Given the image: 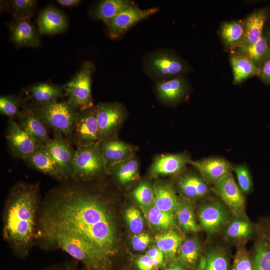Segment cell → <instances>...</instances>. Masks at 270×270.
<instances>
[{
    "mask_svg": "<svg viewBox=\"0 0 270 270\" xmlns=\"http://www.w3.org/2000/svg\"><path fill=\"white\" fill-rule=\"evenodd\" d=\"M230 60L234 85L240 84L251 77L258 76L260 68L244 56L232 52Z\"/></svg>",
    "mask_w": 270,
    "mask_h": 270,
    "instance_id": "f1b7e54d",
    "label": "cell"
},
{
    "mask_svg": "<svg viewBox=\"0 0 270 270\" xmlns=\"http://www.w3.org/2000/svg\"><path fill=\"white\" fill-rule=\"evenodd\" d=\"M232 168L241 191L244 195L250 194L252 190L254 184L249 169L244 164L236 165Z\"/></svg>",
    "mask_w": 270,
    "mask_h": 270,
    "instance_id": "60d3db41",
    "label": "cell"
},
{
    "mask_svg": "<svg viewBox=\"0 0 270 270\" xmlns=\"http://www.w3.org/2000/svg\"><path fill=\"white\" fill-rule=\"evenodd\" d=\"M232 52L244 56L260 68L263 62L270 56V46L264 36L254 44H242Z\"/></svg>",
    "mask_w": 270,
    "mask_h": 270,
    "instance_id": "836d02e7",
    "label": "cell"
},
{
    "mask_svg": "<svg viewBox=\"0 0 270 270\" xmlns=\"http://www.w3.org/2000/svg\"><path fill=\"white\" fill-rule=\"evenodd\" d=\"M270 16V6L253 12L244 21L245 39L242 44H254L264 36V28Z\"/></svg>",
    "mask_w": 270,
    "mask_h": 270,
    "instance_id": "d6986e66",
    "label": "cell"
},
{
    "mask_svg": "<svg viewBox=\"0 0 270 270\" xmlns=\"http://www.w3.org/2000/svg\"><path fill=\"white\" fill-rule=\"evenodd\" d=\"M152 260L158 270L164 264L166 260L165 256L162 252L156 247L150 248L146 254Z\"/></svg>",
    "mask_w": 270,
    "mask_h": 270,
    "instance_id": "bcb514c9",
    "label": "cell"
},
{
    "mask_svg": "<svg viewBox=\"0 0 270 270\" xmlns=\"http://www.w3.org/2000/svg\"><path fill=\"white\" fill-rule=\"evenodd\" d=\"M198 214L201 230L208 236L222 230L233 216L222 201L215 199L208 200L202 204Z\"/></svg>",
    "mask_w": 270,
    "mask_h": 270,
    "instance_id": "ba28073f",
    "label": "cell"
},
{
    "mask_svg": "<svg viewBox=\"0 0 270 270\" xmlns=\"http://www.w3.org/2000/svg\"><path fill=\"white\" fill-rule=\"evenodd\" d=\"M98 143L77 148L73 164L72 178L80 182L98 176L107 169Z\"/></svg>",
    "mask_w": 270,
    "mask_h": 270,
    "instance_id": "52a82bcc",
    "label": "cell"
},
{
    "mask_svg": "<svg viewBox=\"0 0 270 270\" xmlns=\"http://www.w3.org/2000/svg\"><path fill=\"white\" fill-rule=\"evenodd\" d=\"M56 2L62 6L71 8L75 6L80 4V0H58Z\"/></svg>",
    "mask_w": 270,
    "mask_h": 270,
    "instance_id": "f907efd6",
    "label": "cell"
},
{
    "mask_svg": "<svg viewBox=\"0 0 270 270\" xmlns=\"http://www.w3.org/2000/svg\"><path fill=\"white\" fill-rule=\"evenodd\" d=\"M136 6L128 0H105L99 2L94 10L95 18L106 24L122 11Z\"/></svg>",
    "mask_w": 270,
    "mask_h": 270,
    "instance_id": "d6a6232c",
    "label": "cell"
},
{
    "mask_svg": "<svg viewBox=\"0 0 270 270\" xmlns=\"http://www.w3.org/2000/svg\"><path fill=\"white\" fill-rule=\"evenodd\" d=\"M6 139L14 156L24 160L42 146L12 120L8 123Z\"/></svg>",
    "mask_w": 270,
    "mask_h": 270,
    "instance_id": "7c38bea8",
    "label": "cell"
},
{
    "mask_svg": "<svg viewBox=\"0 0 270 270\" xmlns=\"http://www.w3.org/2000/svg\"><path fill=\"white\" fill-rule=\"evenodd\" d=\"M182 194L190 200L208 198L212 192L208 183L202 178L193 174H186L178 182Z\"/></svg>",
    "mask_w": 270,
    "mask_h": 270,
    "instance_id": "603a6c76",
    "label": "cell"
},
{
    "mask_svg": "<svg viewBox=\"0 0 270 270\" xmlns=\"http://www.w3.org/2000/svg\"><path fill=\"white\" fill-rule=\"evenodd\" d=\"M29 22V20H15L8 24L10 39L18 48H36L40 45L38 32Z\"/></svg>",
    "mask_w": 270,
    "mask_h": 270,
    "instance_id": "ac0fdd59",
    "label": "cell"
},
{
    "mask_svg": "<svg viewBox=\"0 0 270 270\" xmlns=\"http://www.w3.org/2000/svg\"><path fill=\"white\" fill-rule=\"evenodd\" d=\"M189 90V82L185 76L160 81L156 86L158 97L168 104L180 102L186 98Z\"/></svg>",
    "mask_w": 270,
    "mask_h": 270,
    "instance_id": "e0dca14e",
    "label": "cell"
},
{
    "mask_svg": "<svg viewBox=\"0 0 270 270\" xmlns=\"http://www.w3.org/2000/svg\"><path fill=\"white\" fill-rule=\"evenodd\" d=\"M39 223V232H71L84 238L111 258L116 254V228L108 206L78 184L54 190Z\"/></svg>",
    "mask_w": 270,
    "mask_h": 270,
    "instance_id": "6da1fadb",
    "label": "cell"
},
{
    "mask_svg": "<svg viewBox=\"0 0 270 270\" xmlns=\"http://www.w3.org/2000/svg\"><path fill=\"white\" fill-rule=\"evenodd\" d=\"M268 22V25L266 24L264 36L270 46V20Z\"/></svg>",
    "mask_w": 270,
    "mask_h": 270,
    "instance_id": "816d5d0a",
    "label": "cell"
},
{
    "mask_svg": "<svg viewBox=\"0 0 270 270\" xmlns=\"http://www.w3.org/2000/svg\"><path fill=\"white\" fill-rule=\"evenodd\" d=\"M46 147L58 166L64 180L72 178L76 150L70 140L62 134L54 132V138Z\"/></svg>",
    "mask_w": 270,
    "mask_h": 270,
    "instance_id": "30bf717a",
    "label": "cell"
},
{
    "mask_svg": "<svg viewBox=\"0 0 270 270\" xmlns=\"http://www.w3.org/2000/svg\"><path fill=\"white\" fill-rule=\"evenodd\" d=\"M176 214L180 226L185 232L196 233L202 230L196 220L192 207L188 202L181 200Z\"/></svg>",
    "mask_w": 270,
    "mask_h": 270,
    "instance_id": "d590c367",
    "label": "cell"
},
{
    "mask_svg": "<svg viewBox=\"0 0 270 270\" xmlns=\"http://www.w3.org/2000/svg\"><path fill=\"white\" fill-rule=\"evenodd\" d=\"M72 140L77 148L100 142L96 106L78 111Z\"/></svg>",
    "mask_w": 270,
    "mask_h": 270,
    "instance_id": "9c48e42d",
    "label": "cell"
},
{
    "mask_svg": "<svg viewBox=\"0 0 270 270\" xmlns=\"http://www.w3.org/2000/svg\"><path fill=\"white\" fill-rule=\"evenodd\" d=\"M164 270H190L177 259L168 262Z\"/></svg>",
    "mask_w": 270,
    "mask_h": 270,
    "instance_id": "681fc988",
    "label": "cell"
},
{
    "mask_svg": "<svg viewBox=\"0 0 270 270\" xmlns=\"http://www.w3.org/2000/svg\"><path fill=\"white\" fill-rule=\"evenodd\" d=\"M10 9L16 20H29L34 14L37 1L34 0H13L9 2Z\"/></svg>",
    "mask_w": 270,
    "mask_h": 270,
    "instance_id": "f35d334b",
    "label": "cell"
},
{
    "mask_svg": "<svg viewBox=\"0 0 270 270\" xmlns=\"http://www.w3.org/2000/svg\"><path fill=\"white\" fill-rule=\"evenodd\" d=\"M72 270V269L68 268L62 269V270L60 269V270Z\"/></svg>",
    "mask_w": 270,
    "mask_h": 270,
    "instance_id": "f5cc1de1",
    "label": "cell"
},
{
    "mask_svg": "<svg viewBox=\"0 0 270 270\" xmlns=\"http://www.w3.org/2000/svg\"><path fill=\"white\" fill-rule=\"evenodd\" d=\"M32 169L58 180H64L55 161L45 146H42L24 160Z\"/></svg>",
    "mask_w": 270,
    "mask_h": 270,
    "instance_id": "ffe728a7",
    "label": "cell"
},
{
    "mask_svg": "<svg viewBox=\"0 0 270 270\" xmlns=\"http://www.w3.org/2000/svg\"><path fill=\"white\" fill-rule=\"evenodd\" d=\"M154 190V206L164 212L176 213L181 200L172 186L168 184H158Z\"/></svg>",
    "mask_w": 270,
    "mask_h": 270,
    "instance_id": "1f68e13d",
    "label": "cell"
},
{
    "mask_svg": "<svg viewBox=\"0 0 270 270\" xmlns=\"http://www.w3.org/2000/svg\"><path fill=\"white\" fill-rule=\"evenodd\" d=\"M212 190L220 198L233 216H246L244 195L232 174L214 184Z\"/></svg>",
    "mask_w": 270,
    "mask_h": 270,
    "instance_id": "8fae6325",
    "label": "cell"
},
{
    "mask_svg": "<svg viewBox=\"0 0 270 270\" xmlns=\"http://www.w3.org/2000/svg\"><path fill=\"white\" fill-rule=\"evenodd\" d=\"M37 107L48 126L71 140L78 112L77 110L68 102L58 100Z\"/></svg>",
    "mask_w": 270,
    "mask_h": 270,
    "instance_id": "8992f818",
    "label": "cell"
},
{
    "mask_svg": "<svg viewBox=\"0 0 270 270\" xmlns=\"http://www.w3.org/2000/svg\"><path fill=\"white\" fill-rule=\"evenodd\" d=\"M203 258L199 240L190 238L183 242L176 259L190 270H199Z\"/></svg>",
    "mask_w": 270,
    "mask_h": 270,
    "instance_id": "4316f807",
    "label": "cell"
},
{
    "mask_svg": "<svg viewBox=\"0 0 270 270\" xmlns=\"http://www.w3.org/2000/svg\"><path fill=\"white\" fill-rule=\"evenodd\" d=\"M39 192L38 184L18 182L10 190L6 202L3 235L21 258L30 252L35 236Z\"/></svg>",
    "mask_w": 270,
    "mask_h": 270,
    "instance_id": "7a4b0ae2",
    "label": "cell"
},
{
    "mask_svg": "<svg viewBox=\"0 0 270 270\" xmlns=\"http://www.w3.org/2000/svg\"><path fill=\"white\" fill-rule=\"evenodd\" d=\"M136 264L138 270H158L146 254L138 258Z\"/></svg>",
    "mask_w": 270,
    "mask_h": 270,
    "instance_id": "c3c4849f",
    "label": "cell"
},
{
    "mask_svg": "<svg viewBox=\"0 0 270 270\" xmlns=\"http://www.w3.org/2000/svg\"><path fill=\"white\" fill-rule=\"evenodd\" d=\"M199 270H232L230 252L218 246L208 248L204 254Z\"/></svg>",
    "mask_w": 270,
    "mask_h": 270,
    "instance_id": "83f0119b",
    "label": "cell"
},
{
    "mask_svg": "<svg viewBox=\"0 0 270 270\" xmlns=\"http://www.w3.org/2000/svg\"><path fill=\"white\" fill-rule=\"evenodd\" d=\"M28 99L34 106H41L58 100L64 94L63 86L48 83L32 86L26 90Z\"/></svg>",
    "mask_w": 270,
    "mask_h": 270,
    "instance_id": "cb8c5ba5",
    "label": "cell"
},
{
    "mask_svg": "<svg viewBox=\"0 0 270 270\" xmlns=\"http://www.w3.org/2000/svg\"><path fill=\"white\" fill-rule=\"evenodd\" d=\"M183 240L182 237L173 230H168L155 237L156 248L164 253L168 262L176 259Z\"/></svg>",
    "mask_w": 270,
    "mask_h": 270,
    "instance_id": "4dcf8cb0",
    "label": "cell"
},
{
    "mask_svg": "<svg viewBox=\"0 0 270 270\" xmlns=\"http://www.w3.org/2000/svg\"><path fill=\"white\" fill-rule=\"evenodd\" d=\"M138 161L130 158L108 165V170L116 174L120 184H126L133 180L138 175Z\"/></svg>",
    "mask_w": 270,
    "mask_h": 270,
    "instance_id": "e575fe53",
    "label": "cell"
},
{
    "mask_svg": "<svg viewBox=\"0 0 270 270\" xmlns=\"http://www.w3.org/2000/svg\"><path fill=\"white\" fill-rule=\"evenodd\" d=\"M133 196L142 206L150 207L154 202V190L148 183H143L135 189Z\"/></svg>",
    "mask_w": 270,
    "mask_h": 270,
    "instance_id": "b9f144b4",
    "label": "cell"
},
{
    "mask_svg": "<svg viewBox=\"0 0 270 270\" xmlns=\"http://www.w3.org/2000/svg\"><path fill=\"white\" fill-rule=\"evenodd\" d=\"M232 270H254L252 256L245 248H238L232 264Z\"/></svg>",
    "mask_w": 270,
    "mask_h": 270,
    "instance_id": "7bdbcfd3",
    "label": "cell"
},
{
    "mask_svg": "<svg viewBox=\"0 0 270 270\" xmlns=\"http://www.w3.org/2000/svg\"><path fill=\"white\" fill-rule=\"evenodd\" d=\"M258 76L265 84L270 86V56L260 66Z\"/></svg>",
    "mask_w": 270,
    "mask_h": 270,
    "instance_id": "7dc6e473",
    "label": "cell"
},
{
    "mask_svg": "<svg viewBox=\"0 0 270 270\" xmlns=\"http://www.w3.org/2000/svg\"><path fill=\"white\" fill-rule=\"evenodd\" d=\"M94 68L92 62H86L74 78L63 86L67 102L78 111L94 106L92 94V78Z\"/></svg>",
    "mask_w": 270,
    "mask_h": 270,
    "instance_id": "5b68a950",
    "label": "cell"
},
{
    "mask_svg": "<svg viewBox=\"0 0 270 270\" xmlns=\"http://www.w3.org/2000/svg\"><path fill=\"white\" fill-rule=\"evenodd\" d=\"M20 126L33 138L38 144L46 146L51 140L46 124L38 107L24 106L19 116Z\"/></svg>",
    "mask_w": 270,
    "mask_h": 270,
    "instance_id": "5bb4252c",
    "label": "cell"
},
{
    "mask_svg": "<svg viewBox=\"0 0 270 270\" xmlns=\"http://www.w3.org/2000/svg\"><path fill=\"white\" fill-rule=\"evenodd\" d=\"M190 164L200 173L208 184H216L232 174L233 168L226 160L212 157L200 160H190Z\"/></svg>",
    "mask_w": 270,
    "mask_h": 270,
    "instance_id": "2e32d148",
    "label": "cell"
},
{
    "mask_svg": "<svg viewBox=\"0 0 270 270\" xmlns=\"http://www.w3.org/2000/svg\"><path fill=\"white\" fill-rule=\"evenodd\" d=\"M254 270H270V240L260 239L252 256Z\"/></svg>",
    "mask_w": 270,
    "mask_h": 270,
    "instance_id": "8d00e7d4",
    "label": "cell"
},
{
    "mask_svg": "<svg viewBox=\"0 0 270 270\" xmlns=\"http://www.w3.org/2000/svg\"><path fill=\"white\" fill-rule=\"evenodd\" d=\"M190 160L184 154L162 155L155 160L151 173L154 176L176 174L182 170Z\"/></svg>",
    "mask_w": 270,
    "mask_h": 270,
    "instance_id": "7402d4cb",
    "label": "cell"
},
{
    "mask_svg": "<svg viewBox=\"0 0 270 270\" xmlns=\"http://www.w3.org/2000/svg\"><path fill=\"white\" fill-rule=\"evenodd\" d=\"M126 218L131 232L134 234L142 232L144 228V220L140 212L136 208L131 207L126 212Z\"/></svg>",
    "mask_w": 270,
    "mask_h": 270,
    "instance_id": "ee69618b",
    "label": "cell"
},
{
    "mask_svg": "<svg viewBox=\"0 0 270 270\" xmlns=\"http://www.w3.org/2000/svg\"><path fill=\"white\" fill-rule=\"evenodd\" d=\"M158 10V8L142 10L136 6L122 11L106 24L110 37L112 38H120L136 24Z\"/></svg>",
    "mask_w": 270,
    "mask_h": 270,
    "instance_id": "4fadbf2b",
    "label": "cell"
},
{
    "mask_svg": "<svg viewBox=\"0 0 270 270\" xmlns=\"http://www.w3.org/2000/svg\"><path fill=\"white\" fill-rule=\"evenodd\" d=\"M150 242V238L149 234L145 232L134 234L132 240L134 249L138 252H142L146 250Z\"/></svg>",
    "mask_w": 270,
    "mask_h": 270,
    "instance_id": "f6af8a7d",
    "label": "cell"
},
{
    "mask_svg": "<svg viewBox=\"0 0 270 270\" xmlns=\"http://www.w3.org/2000/svg\"><path fill=\"white\" fill-rule=\"evenodd\" d=\"M144 68L148 75L159 82L184 76L192 70L176 52L164 50L148 54L144 60Z\"/></svg>",
    "mask_w": 270,
    "mask_h": 270,
    "instance_id": "277c9868",
    "label": "cell"
},
{
    "mask_svg": "<svg viewBox=\"0 0 270 270\" xmlns=\"http://www.w3.org/2000/svg\"><path fill=\"white\" fill-rule=\"evenodd\" d=\"M220 32L225 46L230 52L244 41L245 28L244 21L224 22L221 26Z\"/></svg>",
    "mask_w": 270,
    "mask_h": 270,
    "instance_id": "f546056e",
    "label": "cell"
},
{
    "mask_svg": "<svg viewBox=\"0 0 270 270\" xmlns=\"http://www.w3.org/2000/svg\"><path fill=\"white\" fill-rule=\"evenodd\" d=\"M40 236L81 262L88 270H111V258L84 238L71 232L51 230Z\"/></svg>",
    "mask_w": 270,
    "mask_h": 270,
    "instance_id": "3957f363",
    "label": "cell"
},
{
    "mask_svg": "<svg viewBox=\"0 0 270 270\" xmlns=\"http://www.w3.org/2000/svg\"><path fill=\"white\" fill-rule=\"evenodd\" d=\"M222 231L226 239L234 242H242L254 236L256 227L246 216H233Z\"/></svg>",
    "mask_w": 270,
    "mask_h": 270,
    "instance_id": "d4e9b609",
    "label": "cell"
},
{
    "mask_svg": "<svg viewBox=\"0 0 270 270\" xmlns=\"http://www.w3.org/2000/svg\"><path fill=\"white\" fill-rule=\"evenodd\" d=\"M147 218L150 224L158 230H168L176 225L174 214L161 211L154 206L148 210Z\"/></svg>",
    "mask_w": 270,
    "mask_h": 270,
    "instance_id": "74e56055",
    "label": "cell"
},
{
    "mask_svg": "<svg viewBox=\"0 0 270 270\" xmlns=\"http://www.w3.org/2000/svg\"><path fill=\"white\" fill-rule=\"evenodd\" d=\"M38 24L39 32L46 35L61 33L68 26V20L64 14L52 6L48 7L42 12Z\"/></svg>",
    "mask_w": 270,
    "mask_h": 270,
    "instance_id": "44dd1931",
    "label": "cell"
},
{
    "mask_svg": "<svg viewBox=\"0 0 270 270\" xmlns=\"http://www.w3.org/2000/svg\"><path fill=\"white\" fill-rule=\"evenodd\" d=\"M100 142L110 139L122 122L124 110L118 104H100L96 106Z\"/></svg>",
    "mask_w": 270,
    "mask_h": 270,
    "instance_id": "9a60e30c",
    "label": "cell"
},
{
    "mask_svg": "<svg viewBox=\"0 0 270 270\" xmlns=\"http://www.w3.org/2000/svg\"><path fill=\"white\" fill-rule=\"evenodd\" d=\"M99 150L110 165L130 158L133 150L129 144L122 141L108 139L101 141L98 144Z\"/></svg>",
    "mask_w": 270,
    "mask_h": 270,
    "instance_id": "484cf974",
    "label": "cell"
},
{
    "mask_svg": "<svg viewBox=\"0 0 270 270\" xmlns=\"http://www.w3.org/2000/svg\"><path fill=\"white\" fill-rule=\"evenodd\" d=\"M22 100L16 95L2 96L0 98V112L2 115L14 120L18 118L22 110Z\"/></svg>",
    "mask_w": 270,
    "mask_h": 270,
    "instance_id": "ab89813d",
    "label": "cell"
}]
</instances>
